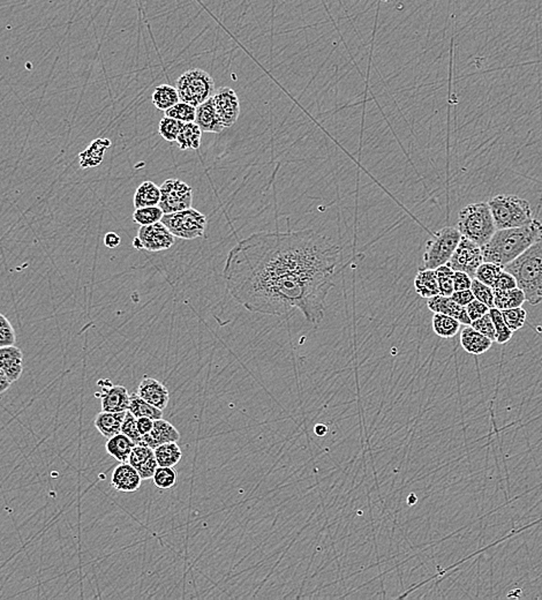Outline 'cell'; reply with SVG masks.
<instances>
[{"label": "cell", "instance_id": "1", "mask_svg": "<svg viewBox=\"0 0 542 600\" xmlns=\"http://www.w3.org/2000/svg\"><path fill=\"white\" fill-rule=\"evenodd\" d=\"M342 260L341 247L314 230L256 233L228 252L223 274L228 293L248 312L300 311L318 325Z\"/></svg>", "mask_w": 542, "mask_h": 600}, {"label": "cell", "instance_id": "2", "mask_svg": "<svg viewBox=\"0 0 542 600\" xmlns=\"http://www.w3.org/2000/svg\"><path fill=\"white\" fill-rule=\"evenodd\" d=\"M541 239L542 223L538 219L527 226L496 230L490 242L481 247L483 262H493L504 268Z\"/></svg>", "mask_w": 542, "mask_h": 600}, {"label": "cell", "instance_id": "3", "mask_svg": "<svg viewBox=\"0 0 542 600\" xmlns=\"http://www.w3.org/2000/svg\"><path fill=\"white\" fill-rule=\"evenodd\" d=\"M503 269L516 279L517 286L524 292L526 302L531 305L542 302V239Z\"/></svg>", "mask_w": 542, "mask_h": 600}, {"label": "cell", "instance_id": "4", "mask_svg": "<svg viewBox=\"0 0 542 600\" xmlns=\"http://www.w3.org/2000/svg\"><path fill=\"white\" fill-rule=\"evenodd\" d=\"M457 229L462 237L483 247L496 233L495 223L488 203H471L458 215Z\"/></svg>", "mask_w": 542, "mask_h": 600}, {"label": "cell", "instance_id": "5", "mask_svg": "<svg viewBox=\"0 0 542 600\" xmlns=\"http://www.w3.org/2000/svg\"><path fill=\"white\" fill-rule=\"evenodd\" d=\"M496 229L527 226L533 221L529 201L517 196H496L488 201Z\"/></svg>", "mask_w": 542, "mask_h": 600}, {"label": "cell", "instance_id": "6", "mask_svg": "<svg viewBox=\"0 0 542 600\" xmlns=\"http://www.w3.org/2000/svg\"><path fill=\"white\" fill-rule=\"evenodd\" d=\"M175 88L182 102L198 108L215 94V81L205 71L193 68L180 75Z\"/></svg>", "mask_w": 542, "mask_h": 600}, {"label": "cell", "instance_id": "7", "mask_svg": "<svg viewBox=\"0 0 542 600\" xmlns=\"http://www.w3.org/2000/svg\"><path fill=\"white\" fill-rule=\"evenodd\" d=\"M161 222L170 230L175 238L184 240L205 237L208 229L207 216L196 209L189 208L180 212L164 214Z\"/></svg>", "mask_w": 542, "mask_h": 600}, {"label": "cell", "instance_id": "8", "mask_svg": "<svg viewBox=\"0 0 542 600\" xmlns=\"http://www.w3.org/2000/svg\"><path fill=\"white\" fill-rule=\"evenodd\" d=\"M462 235L457 228L446 226L428 240L423 254V269H435L446 265L460 244Z\"/></svg>", "mask_w": 542, "mask_h": 600}, {"label": "cell", "instance_id": "9", "mask_svg": "<svg viewBox=\"0 0 542 600\" xmlns=\"http://www.w3.org/2000/svg\"><path fill=\"white\" fill-rule=\"evenodd\" d=\"M159 189L161 201L159 206L164 214L192 208L193 189L185 182L171 178L166 180Z\"/></svg>", "mask_w": 542, "mask_h": 600}, {"label": "cell", "instance_id": "10", "mask_svg": "<svg viewBox=\"0 0 542 600\" xmlns=\"http://www.w3.org/2000/svg\"><path fill=\"white\" fill-rule=\"evenodd\" d=\"M483 262L481 246L465 237H462L460 244L446 265H449L453 272H467V275L474 279L476 269L479 268V265Z\"/></svg>", "mask_w": 542, "mask_h": 600}, {"label": "cell", "instance_id": "11", "mask_svg": "<svg viewBox=\"0 0 542 600\" xmlns=\"http://www.w3.org/2000/svg\"><path fill=\"white\" fill-rule=\"evenodd\" d=\"M212 100L225 129L233 126L240 116V101L235 90L222 87L215 90Z\"/></svg>", "mask_w": 542, "mask_h": 600}, {"label": "cell", "instance_id": "12", "mask_svg": "<svg viewBox=\"0 0 542 600\" xmlns=\"http://www.w3.org/2000/svg\"><path fill=\"white\" fill-rule=\"evenodd\" d=\"M138 238L142 242L143 249L149 252H161L175 245V237L162 222L143 226L139 229Z\"/></svg>", "mask_w": 542, "mask_h": 600}, {"label": "cell", "instance_id": "13", "mask_svg": "<svg viewBox=\"0 0 542 600\" xmlns=\"http://www.w3.org/2000/svg\"><path fill=\"white\" fill-rule=\"evenodd\" d=\"M97 385L101 392L96 393L101 400L102 411L124 412L129 410V393L124 386L112 385L109 380H99Z\"/></svg>", "mask_w": 542, "mask_h": 600}, {"label": "cell", "instance_id": "14", "mask_svg": "<svg viewBox=\"0 0 542 600\" xmlns=\"http://www.w3.org/2000/svg\"><path fill=\"white\" fill-rule=\"evenodd\" d=\"M129 463L139 472L142 481L152 479L156 469L159 468V463L156 461L155 451L152 448L142 444H136L133 447L131 455H129Z\"/></svg>", "mask_w": 542, "mask_h": 600}, {"label": "cell", "instance_id": "15", "mask_svg": "<svg viewBox=\"0 0 542 600\" xmlns=\"http://www.w3.org/2000/svg\"><path fill=\"white\" fill-rule=\"evenodd\" d=\"M142 478L129 462L119 463L112 472L111 485L117 491L133 493L141 488Z\"/></svg>", "mask_w": 542, "mask_h": 600}, {"label": "cell", "instance_id": "16", "mask_svg": "<svg viewBox=\"0 0 542 600\" xmlns=\"http://www.w3.org/2000/svg\"><path fill=\"white\" fill-rule=\"evenodd\" d=\"M138 394L149 404L154 405L159 410H164L168 407L170 400V393L162 382L152 378H143L140 382Z\"/></svg>", "mask_w": 542, "mask_h": 600}, {"label": "cell", "instance_id": "17", "mask_svg": "<svg viewBox=\"0 0 542 600\" xmlns=\"http://www.w3.org/2000/svg\"><path fill=\"white\" fill-rule=\"evenodd\" d=\"M427 306L430 311L433 313H441V314L449 315L451 318L456 319L460 322V325H471L472 321L467 315V307L457 304L451 297L446 295H434L428 298Z\"/></svg>", "mask_w": 542, "mask_h": 600}, {"label": "cell", "instance_id": "18", "mask_svg": "<svg viewBox=\"0 0 542 600\" xmlns=\"http://www.w3.org/2000/svg\"><path fill=\"white\" fill-rule=\"evenodd\" d=\"M179 439H180V434L178 430L171 423L161 418L154 420L152 431L149 432L148 434L143 435L141 444L155 449L163 444L178 442Z\"/></svg>", "mask_w": 542, "mask_h": 600}, {"label": "cell", "instance_id": "19", "mask_svg": "<svg viewBox=\"0 0 542 600\" xmlns=\"http://www.w3.org/2000/svg\"><path fill=\"white\" fill-rule=\"evenodd\" d=\"M0 368L12 383L17 381L24 372V353L21 349L14 345L0 348Z\"/></svg>", "mask_w": 542, "mask_h": 600}, {"label": "cell", "instance_id": "20", "mask_svg": "<svg viewBox=\"0 0 542 600\" xmlns=\"http://www.w3.org/2000/svg\"><path fill=\"white\" fill-rule=\"evenodd\" d=\"M493 343L492 339L483 335L471 325H467L460 332V344L469 355L479 356L486 353L492 348Z\"/></svg>", "mask_w": 542, "mask_h": 600}, {"label": "cell", "instance_id": "21", "mask_svg": "<svg viewBox=\"0 0 542 600\" xmlns=\"http://www.w3.org/2000/svg\"><path fill=\"white\" fill-rule=\"evenodd\" d=\"M196 123L201 129L202 132L221 133L225 130L224 125L216 112L212 98H209L205 103L196 108Z\"/></svg>", "mask_w": 542, "mask_h": 600}, {"label": "cell", "instance_id": "22", "mask_svg": "<svg viewBox=\"0 0 542 600\" xmlns=\"http://www.w3.org/2000/svg\"><path fill=\"white\" fill-rule=\"evenodd\" d=\"M125 415L126 411L99 412L94 420V425L104 438H112L115 435L122 433V425H123Z\"/></svg>", "mask_w": 542, "mask_h": 600}, {"label": "cell", "instance_id": "23", "mask_svg": "<svg viewBox=\"0 0 542 600\" xmlns=\"http://www.w3.org/2000/svg\"><path fill=\"white\" fill-rule=\"evenodd\" d=\"M110 146H111V141L109 139L99 138L93 141L86 150L79 154L80 166L82 169L98 166L103 162L104 154Z\"/></svg>", "mask_w": 542, "mask_h": 600}, {"label": "cell", "instance_id": "24", "mask_svg": "<svg viewBox=\"0 0 542 600\" xmlns=\"http://www.w3.org/2000/svg\"><path fill=\"white\" fill-rule=\"evenodd\" d=\"M414 288L421 298H432L440 295L437 274L433 269H420L414 279Z\"/></svg>", "mask_w": 542, "mask_h": 600}, {"label": "cell", "instance_id": "25", "mask_svg": "<svg viewBox=\"0 0 542 600\" xmlns=\"http://www.w3.org/2000/svg\"><path fill=\"white\" fill-rule=\"evenodd\" d=\"M494 290V307L503 311V309H516L526 302L525 295L520 288L517 286L510 290Z\"/></svg>", "mask_w": 542, "mask_h": 600}, {"label": "cell", "instance_id": "26", "mask_svg": "<svg viewBox=\"0 0 542 600\" xmlns=\"http://www.w3.org/2000/svg\"><path fill=\"white\" fill-rule=\"evenodd\" d=\"M161 201V189L152 182H143L136 189L134 194V207L136 209L143 208V207L159 206Z\"/></svg>", "mask_w": 542, "mask_h": 600}, {"label": "cell", "instance_id": "27", "mask_svg": "<svg viewBox=\"0 0 542 600\" xmlns=\"http://www.w3.org/2000/svg\"><path fill=\"white\" fill-rule=\"evenodd\" d=\"M134 446L136 444L129 437H126L124 433H119L112 438L108 439L105 449L110 456L116 458L119 463H124V462H129V455Z\"/></svg>", "mask_w": 542, "mask_h": 600}, {"label": "cell", "instance_id": "28", "mask_svg": "<svg viewBox=\"0 0 542 600\" xmlns=\"http://www.w3.org/2000/svg\"><path fill=\"white\" fill-rule=\"evenodd\" d=\"M202 130L196 122L185 123L175 142L180 150H198L201 147Z\"/></svg>", "mask_w": 542, "mask_h": 600}, {"label": "cell", "instance_id": "29", "mask_svg": "<svg viewBox=\"0 0 542 600\" xmlns=\"http://www.w3.org/2000/svg\"><path fill=\"white\" fill-rule=\"evenodd\" d=\"M432 325H433L434 332L439 337L453 339L460 332V322L449 315L434 313Z\"/></svg>", "mask_w": 542, "mask_h": 600}, {"label": "cell", "instance_id": "30", "mask_svg": "<svg viewBox=\"0 0 542 600\" xmlns=\"http://www.w3.org/2000/svg\"><path fill=\"white\" fill-rule=\"evenodd\" d=\"M152 101L156 109L166 111V110L178 103L180 98H179L177 88L170 86V85H161V86L156 87L155 90H154Z\"/></svg>", "mask_w": 542, "mask_h": 600}, {"label": "cell", "instance_id": "31", "mask_svg": "<svg viewBox=\"0 0 542 600\" xmlns=\"http://www.w3.org/2000/svg\"><path fill=\"white\" fill-rule=\"evenodd\" d=\"M155 451L156 461L159 467H170L173 468L182 461V449L177 442H168L163 444L154 449Z\"/></svg>", "mask_w": 542, "mask_h": 600}, {"label": "cell", "instance_id": "32", "mask_svg": "<svg viewBox=\"0 0 542 600\" xmlns=\"http://www.w3.org/2000/svg\"><path fill=\"white\" fill-rule=\"evenodd\" d=\"M129 411L132 412L136 418L148 417L152 420H157L163 417V410L149 404L148 402L140 397L138 393L129 394Z\"/></svg>", "mask_w": 542, "mask_h": 600}, {"label": "cell", "instance_id": "33", "mask_svg": "<svg viewBox=\"0 0 542 600\" xmlns=\"http://www.w3.org/2000/svg\"><path fill=\"white\" fill-rule=\"evenodd\" d=\"M164 212L159 206L143 207V208L136 209L133 214V219L140 226H150L154 223L161 222Z\"/></svg>", "mask_w": 542, "mask_h": 600}, {"label": "cell", "instance_id": "34", "mask_svg": "<svg viewBox=\"0 0 542 600\" xmlns=\"http://www.w3.org/2000/svg\"><path fill=\"white\" fill-rule=\"evenodd\" d=\"M164 113H166V117L180 120L182 123H193V122H196V108L179 101L178 103L164 111Z\"/></svg>", "mask_w": 542, "mask_h": 600}, {"label": "cell", "instance_id": "35", "mask_svg": "<svg viewBox=\"0 0 542 600\" xmlns=\"http://www.w3.org/2000/svg\"><path fill=\"white\" fill-rule=\"evenodd\" d=\"M490 318L493 320L494 328L496 332V343L499 344H506L513 337V332L510 330L509 327L506 325V321L502 316V312L499 309H490Z\"/></svg>", "mask_w": 542, "mask_h": 600}, {"label": "cell", "instance_id": "36", "mask_svg": "<svg viewBox=\"0 0 542 600\" xmlns=\"http://www.w3.org/2000/svg\"><path fill=\"white\" fill-rule=\"evenodd\" d=\"M502 270L503 268L501 265H495L493 262H483L479 265V268L476 269V277L474 279H478V281L483 283V284H486V286L493 288L496 279H497Z\"/></svg>", "mask_w": 542, "mask_h": 600}, {"label": "cell", "instance_id": "37", "mask_svg": "<svg viewBox=\"0 0 542 600\" xmlns=\"http://www.w3.org/2000/svg\"><path fill=\"white\" fill-rule=\"evenodd\" d=\"M184 124L180 120L173 119L170 117H164L159 122V132L163 139L169 142H175L179 134L182 132Z\"/></svg>", "mask_w": 542, "mask_h": 600}, {"label": "cell", "instance_id": "38", "mask_svg": "<svg viewBox=\"0 0 542 600\" xmlns=\"http://www.w3.org/2000/svg\"><path fill=\"white\" fill-rule=\"evenodd\" d=\"M435 274H437V283H439V288H440V295L450 297L455 291V288H453V274L455 272L450 268L449 265H444L435 269Z\"/></svg>", "mask_w": 542, "mask_h": 600}, {"label": "cell", "instance_id": "39", "mask_svg": "<svg viewBox=\"0 0 542 600\" xmlns=\"http://www.w3.org/2000/svg\"><path fill=\"white\" fill-rule=\"evenodd\" d=\"M152 481L159 490H170L177 483V472L170 467H159L152 476Z\"/></svg>", "mask_w": 542, "mask_h": 600}, {"label": "cell", "instance_id": "40", "mask_svg": "<svg viewBox=\"0 0 542 600\" xmlns=\"http://www.w3.org/2000/svg\"><path fill=\"white\" fill-rule=\"evenodd\" d=\"M501 312H502V316L506 325L513 332H518L519 329H522L526 323L527 313H526L525 309H522V306L516 307V309H503Z\"/></svg>", "mask_w": 542, "mask_h": 600}, {"label": "cell", "instance_id": "41", "mask_svg": "<svg viewBox=\"0 0 542 600\" xmlns=\"http://www.w3.org/2000/svg\"><path fill=\"white\" fill-rule=\"evenodd\" d=\"M471 291L476 300L483 302L485 305L488 306L490 309L494 307V290L492 286H486L483 283L480 282L476 279H472L471 284Z\"/></svg>", "mask_w": 542, "mask_h": 600}, {"label": "cell", "instance_id": "42", "mask_svg": "<svg viewBox=\"0 0 542 600\" xmlns=\"http://www.w3.org/2000/svg\"><path fill=\"white\" fill-rule=\"evenodd\" d=\"M122 433H124L126 437H129L134 442V444H139L142 442V435L140 434L139 428L136 424V417L129 410L126 411L125 418H124Z\"/></svg>", "mask_w": 542, "mask_h": 600}, {"label": "cell", "instance_id": "43", "mask_svg": "<svg viewBox=\"0 0 542 600\" xmlns=\"http://www.w3.org/2000/svg\"><path fill=\"white\" fill-rule=\"evenodd\" d=\"M17 341V335L13 325L5 315L0 313V348L14 345Z\"/></svg>", "mask_w": 542, "mask_h": 600}, {"label": "cell", "instance_id": "44", "mask_svg": "<svg viewBox=\"0 0 542 600\" xmlns=\"http://www.w3.org/2000/svg\"><path fill=\"white\" fill-rule=\"evenodd\" d=\"M471 327L481 332L483 335L487 336L492 341H496L495 328H494L493 320L490 318V313H487L478 320L472 321Z\"/></svg>", "mask_w": 542, "mask_h": 600}, {"label": "cell", "instance_id": "45", "mask_svg": "<svg viewBox=\"0 0 542 600\" xmlns=\"http://www.w3.org/2000/svg\"><path fill=\"white\" fill-rule=\"evenodd\" d=\"M490 307L488 306L485 305L483 302H479V300H472V302H469V305L467 306V315H469V318L471 319V321H474V320H478V319L481 318L483 315L487 314V313H490Z\"/></svg>", "mask_w": 542, "mask_h": 600}, {"label": "cell", "instance_id": "46", "mask_svg": "<svg viewBox=\"0 0 542 600\" xmlns=\"http://www.w3.org/2000/svg\"><path fill=\"white\" fill-rule=\"evenodd\" d=\"M517 288V281L509 272H506L503 269L499 277L496 279L495 284L493 288L497 290H510V288Z\"/></svg>", "mask_w": 542, "mask_h": 600}, {"label": "cell", "instance_id": "47", "mask_svg": "<svg viewBox=\"0 0 542 600\" xmlns=\"http://www.w3.org/2000/svg\"><path fill=\"white\" fill-rule=\"evenodd\" d=\"M472 279V277L467 275V272H455V274H453V288H455V291L471 288Z\"/></svg>", "mask_w": 542, "mask_h": 600}, {"label": "cell", "instance_id": "48", "mask_svg": "<svg viewBox=\"0 0 542 600\" xmlns=\"http://www.w3.org/2000/svg\"><path fill=\"white\" fill-rule=\"evenodd\" d=\"M450 297L458 305L464 306V307H467L469 302L476 299L474 298V295H473L472 291H471V288H469V290H460V291H453V295H450Z\"/></svg>", "mask_w": 542, "mask_h": 600}, {"label": "cell", "instance_id": "49", "mask_svg": "<svg viewBox=\"0 0 542 600\" xmlns=\"http://www.w3.org/2000/svg\"><path fill=\"white\" fill-rule=\"evenodd\" d=\"M136 424H138L140 434L143 437V435L148 434L149 432L152 431V426H154V420L148 417H140L136 418Z\"/></svg>", "mask_w": 542, "mask_h": 600}, {"label": "cell", "instance_id": "50", "mask_svg": "<svg viewBox=\"0 0 542 600\" xmlns=\"http://www.w3.org/2000/svg\"><path fill=\"white\" fill-rule=\"evenodd\" d=\"M120 235L116 233H108L104 237V245L109 249H116L120 245Z\"/></svg>", "mask_w": 542, "mask_h": 600}, {"label": "cell", "instance_id": "51", "mask_svg": "<svg viewBox=\"0 0 542 600\" xmlns=\"http://www.w3.org/2000/svg\"><path fill=\"white\" fill-rule=\"evenodd\" d=\"M10 385H12V382L8 380L7 375L5 374V372L0 368V395L6 393L8 388H10Z\"/></svg>", "mask_w": 542, "mask_h": 600}, {"label": "cell", "instance_id": "52", "mask_svg": "<svg viewBox=\"0 0 542 600\" xmlns=\"http://www.w3.org/2000/svg\"><path fill=\"white\" fill-rule=\"evenodd\" d=\"M314 432L315 434L318 435V437H324V435L327 434L328 427L325 425L318 424L315 426Z\"/></svg>", "mask_w": 542, "mask_h": 600}, {"label": "cell", "instance_id": "53", "mask_svg": "<svg viewBox=\"0 0 542 600\" xmlns=\"http://www.w3.org/2000/svg\"><path fill=\"white\" fill-rule=\"evenodd\" d=\"M133 246H134V249H143L142 242H141V240L138 237L133 240Z\"/></svg>", "mask_w": 542, "mask_h": 600}]
</instances>
